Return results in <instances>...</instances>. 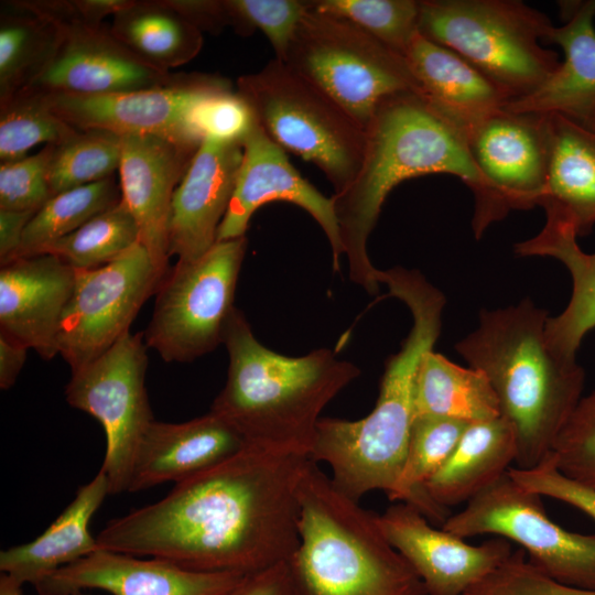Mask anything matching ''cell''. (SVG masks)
<instances>
[{"label":"cell","instance_id":"obj_5","mask_svg":"<svg viewBox=\"0 0 595 595\" xmlns=\"http://www.w3.org/2000/svg\"><path fill=\"white\" fill-rule=\"evenodd\" d=\"M548 317L528 298L483 310L477 328L455 345L490 381L500 415L516 434L518 469L538 466L552 452L584 388V370L576 358L563 357L548 345Z\"/></svg>","mask_w":595,"mask_h":595},{"label":"cell","instance_id":"obj_38","mask_svg":"<svg viewBox=\"0 0 595 595\" xmlns=\"http://www.w3.org/2000/svg\"><path fill=\"white\" fill-rule=\"evenodd\" d=\"M322 13L348 20L404 55L419 32L420 1L414 0H315Z\"/></svg>","mask_w":595,"mask_h":595},{"label":"cell","instance_id":"obj_27","mask_svg":"<svg viewBox=\"0 0 595 595\" xmlns=\"http://www.w3.org/2000/svg\"><path fill=\"white\" fill-rule=\"evenodd\" d=\"M551 159L539 206L547 218L586 236L595 225V130L550 115Z\"/></svg>","mask_w":595,"mask_h":595},{"label":"cell","instance_id":"obj_14","mask_svg":"<svg viewBox=\"0 0 595 595\" xmlns=\"http://www.w3.org/2000/svg\"><path fill=\"white\" fill-rule=\"evenodd\" d=\"M162 279L140 242L102 267L75 269L57 337L58 354L72 371L97 359L130 332Z\"/></svg>","mask_w":595,"mask_h":595},{"label":"cell","instance_id":"obj_10","mask_svg":"<svg viewBox=\"0 0 595 595\" xmlns=\"http://www.w3.org/2000/svg\"><path fill=\"white\" fill-rule=\"evenodd\" d=\"M246 248V236L217 241L199 258L177 260L167 270L143 332L148 348L166 363H190L223 343Z\"/></svg>","mask_w":595,"mask_h":595},{"label":"cell","instance_id":"obj_39","mask_svg":"<svg viewBox=\"0 0 595 595\" xmlns=\"http://www.w3.org/2000/svg\"><path fill=\"white\" fill-rule=\"evenodd\" d=\"M234 30L248 35L259 29L269 40L275 58L283 61L296 29L310 9L300 0H226Z\"/></svg>","mask_w":595,"mask_h":595},{"label":"cell","instance_id":"obj_1","mask_svg":"<svg viewBox=\"0 0 595 595\" xmlns=\"http://www.w3.org/2000/svg\"><path fill=\"white\" fill-rule=\"evenodd\" d=\"M310 461L246 444L176 483L161 500L110 520L97 544L197 572L249 575L292 560L301 542L299 488Z\"/></svg>","mask_w":595,"mask_h":595},{"label":"cell","instance_id":"obj_20","mask_svg":"<svg viewBox=\"0 0 595 595\" xmlns=\"http://www.w3.org/2000/svg\"><path fill=\"white\" fill-rule=\"evenodd\" d=\"M121 137V201L138 225L139 242L164 277L170 258L167 226L172 198L199 147L154 134Z\"/></svg>","mask_w":595,"mask_h":595},{"label":"cell","instance_id":"obj_3","mask_svg":"<svg viewBox=\"0 0 595 595\" xmlns=\"http://www.w3.org/2000/svg\"><path fill=\"white\" fill-rule=\"evenodd\" d=\"M381 283L409 307L412 327L386 361L372 411L356 421L321 418L310 453L314 463L329 466L334 487L356 501L372 490L390 500L397 490L414 419L416 370L441 333L445 305L443 293L416 270H386Z\"/></svg>","mask_w":595,"mask_h":595},{"label":"cell","instance_id":"obj_9","mask_svg":"<svg viewBox=\"0 0 595 595\" xmlns=\"http://www.w3.org/2000/svg\"><path fill=\"white\" fill-rule=\"evenodd\" d=\"M281 62L324 90L365 131L387 98L409 91L420 95L401 54L353 22L318 12L311 3Z\"/></svg>","mask_w":595,"mask_h":595},{"label":"cell","instance_id":"obj_19","mask_svg":"<svg viewBox=\"0 0 595 595\" xmlns=\"http://www.w3.org/2000/svg\"><path fill=\"white\" fill-rule=\"evenodd\" d=\"M246 575L197 572L167 560L98 549L34 586L40 595H77L101 589L112 595H221Z\"/></svg>","mask_w":595,"mask_h":595},{"label":"cell","instance_id":"obj_21","mask_svg":"<svg viewBox=\"0 0 595 595\" xmlns=\"http://www.w3.org/2000/svg\"><path fill=\"white\" fill-rule=\"evenodd\" d=\"M75 269L53 255L15 258L0 269V334L43 359L58 354L62 317Z\"/></svg>","mask_w":595,"mask_h":595},{"label":"cell","instance_id":"obj_43","mask_svg":"<svg viewBox=\"0 0 595 595\" xmlns=\"http://www.w3.org/2000/svg\"><path fill=\"white\" fill-rule=\"evenodd\" d=\"M464 595H595V589L561 584L531 564L522 549Z\"/></svg>","mask_w":595,"mask_h":595},{"label":"cell","instance_id":"obj_24","mask_svg":"<svg viewBox=\"0 0 595 595\" xmlns=\"http://www.w3.org/2000/svg\"><path fill=\"white\" fill-rule=\"evenodd\" d=\"M566 22L552 26L545 42L564 52V61L531 94L509 101L515 112L560 115L595 130V0L569 6Z\"/></svg>","mask_w":595,"mask_h":595},{"label":"cell","instance_id":"obj_28","mask_svg":"<svg viewBox=\"0 0 595 595\" xmlns=\"http://www.w3.org/2000/svg\"><path fill=\"white\" fill-rule=\"evenodd\" d=\"M576 239L572 227L547 218L538 235L515 245L517 256L554 258L571 274L572 293L566 307L545 323L548 345L566 358H575L584 336L595 328V253L584 252Z\"/></svg>","mask_w":595,"mask_h":595},{"label":"cell","instance_id":"obj_7","mask_svg":"<svg viewBox=\"0 0 595 595\" xmlns=\"http://www.w3.org/2000/svg\"><path fill=\"white\" fill-rule=\"evenodd\" d=\"M552 26L521 1H420L419 32L472 64L508 102L534 91L560 66L558 53L540 44Z\"/></svg>","mask_w":595,"mask_h":595},{"label":"cell","instance_id":"obj_35","mask_svg":"<svg viewBox=\"0 0 595 595\" xmlns=\"http://www.w3.org/2000/svg\"><path fill=\"white\" fill-rule=\"evenodd\" d=\"M139 242L138 225L120 199L37 255H53L74 269H96L119 258ZM36 256V255H35Z\"/></svg>","mask_w":595,"mask_h":595},{"label":"cell","instance_id":"obj_45","mask_svg":"<svg viewBox=\"0 0 595 595\" xmlns=\"http://www.w3.org/2000/svg\"><path fill=\"white\" fill-rule=\"evenodd\" d=\"M221 595H311L292 560L246 575Z\"/></svg>","mask_w":595,"mask_h":595},{"label":"cell","instance_id":"obj_18","mask_svg":"<svg viewBox=\"0 0 595 595\" xmlns=\"http://www.w3.org/2000/svg\"><path fill=\"white\" fill-rule=\"evenodd\" d=\"M242 160L217 241L244 237L255 212L273 201L306 210L325 232L333 252L334 270L345 255L332 197L323 195L289 161L285 150L271 140L256 121L241 141Z\"/></svg>","mask_w":595,"mask_h":595},{"label":"cell","instance_id":"obj_15","mask_svg":"<svg viewBox=\"0 0 595 595\" xmlns=\"http://www.w3.org/2000/svg\"><path fill=\"white\" fill-rule=\"evenodd\" d=\"M228 82L215 75L181 74L170 85L131 91L42 93L51 110L77 130L100 129L119 136L154 134L198 148L203 141L190 126V112L204 96Z\"/></svg>","mask_w":595,"mask_h":595},{"label":"cell","instance_id":"obj_4","mask_svg":"<svg viewBox=\"0 0 595 595\" xmlns=\"http://www.w3.org/2000/svg\"><path fill=\"white\" fill-rule=\"evenodd\" d=\"M223 344L229 356L227 380L210 411L244 439L271 452L309 456L320 414L360 374L328 348L290 357L263 346L235 307Z\"/></svg>","mask_w":595,"mask_h":595},{"label":"cell","instance_id":"obj_36","mask_svg":"<svg viewBox=\"0 0 595 595\" xmlns=\"http://www.w3.org/2000/svg\"><path fill=\"white\" fill-rule=\"evenodd\" d=\"M78 131L51 110L40 90L25 88L0 102L1 162L23 159L40 143L61 144Z\"/></svg>","mask_w":595,"mask_h":595},{"label":"cell","instance_id":"obj_46","mask_svg":"<svg viewBox=\"0 0 595 595\" xmlns=\"http://www.w3.org/2000/svg\"><path fill=\"white\" fill-rule=\"evenodd\" d=\"M198 30L217 33L225 26L234 29V19L226 0H167Z\"/></svg>","mask_w":595,"mask_h":595},{"label":"cell","instance_id":"obj_41","mask_svg":"<svg viewBox=\"0 0 595 595\" xmlns=\"http://www.w3.org/2000/svg\"><path fill=\"white\" fill-rule=\"evenodd\" d=\"M256 121L250 106L237 89H232L230 82L197 101L188 117L193 132L202 141L241 143Z\"/></svg>","mask_w":595,"mask_h":595},{"label":"cell","instance_id":"obj_49","mask_svg":"<svg viewBox=\"0 0 595 595\" xmlns=\"http://www.w3.org/2000/svg\"><path fill=\"white\" fill-rule=\"evenodd\" d=\"M132 3V0H73L77 12L86 20L102 23Z\"/></svg>","mask_w":595,"mask_h":595},{"label":"cell","instance_id":"obj_2","mask_svg":"<svg viewBox=\"0 0 595 595\" xmlns=\"http://www.w3.org/2000/svg\"><path fill=\"white\" fill-rule=\"evenodd\" d=\"M366 137L355 180L332 198L349 278L369 294L379 293L380 282L367 241L387 196L401 182L435 173L458 177L474 195L472 227L476 238L508 214L474 164L465 134L421 95L409 91L383 100L366 128Z\"/></svg>","mask_w":595,"mask_h":595},{"label":"cell","instance_id":"obj_32","mask_svg":"<svg viewBox=\"0 0 595 595\" xmlns=\"http://www.w3.org/2000/svg\"><path fill=\"white\" fill-rule=\"evenodd\" d=\"M468 424L443 416L414 418L405 463L390 500L415 507L431 523L442 527L450 510L432 499L426 484L451 456Z\"/></svg>","mask_w":595,"mask_h":595},{"label":"cell","instance_id":"obj_23","mask_svg":"<svg viewBox=\"0 0 595 595\" xmlns=\"http://www.w3.org/2000/svg\"><path fill=\"white\" fill-rule=\"evenodd\" d=\"M245 445L242 436L212 411L181 423L154 420L138 445L128 493L187 479L231 457Z\"/></svg>","mask_w":595,"mask_h":595},{"label":"cell","instance_id":"obj_29","mask_svg":"<svg viewBox=\"0 0 595 595\" xmlns=\"http://www.w3.org/2000/svg\"><path fill=\"white\" fill-rule=\"evenodd\" d=\"M516 456V434L504 416L469 423L426 490L445 508L468 502L507 473Z\"/></svg>","mask_w":595,"mask_h":595},{"label":"cell","instance_id":"obj_22","mask_svg":"<svg viewBox=\"0 0 595 595\" xmlns=\"http://www.w3.org/2000/svg\"><path fill=\"white\" fill-rule=\"evenodd\" d=\"M241 160L240 142L203 140L172 198L170 257L192 261L217 242Z\"/></svg>","mask_w":595,"mask_h":595},{"label":"cell","instance_id":"obj_42","mask_svg":"<svg viewBox=\"0 0 595 595\" xmlns=\"http://www.w3.org/2000/svg\"><path fill=\"white\" fill-rule=\"evenodd\" d=\"M55 145L0 164V209L37 212L51 197L47 174Z\"/></svg>","mask_w":595,"mask_h":595},{"label":"cell","instance_id":"obj_30","mask_svg":"<svg viewBox=\"0 0 595 595\" xmlns=\"http://www.w3.org/2000/svg\"><path fill=\"white\" fill-rule=\"evenodd\" d=\"M413 407L414 418L443 416L474 423L500 416L497 396L486 375L433 349L419 364Z\"/></svg>","mask_w":595,"mask_h":595},{"label":"cell","instance_id":"obj_26","mask_svg":"<svg viewBox=\"0 0 595 595\" xmlns=\"http://www.w3.org/2000/svg\"><path fill=\"white\" fill-rule=\"evenodd\" d=\"M109 495L105 473L97 475L76 491L75 498L33 541L0 552V571L18 585L36 586L55 571L99 549L89 532V522Z\"/></svg>","mask_w":595,"mask_h":595},{"label":"cell","instance_id":"obj_44","mask_svg":"<svg viewBox=\"0 0 595 595\" xmlns=\"http://www.w3.org/2000/svg\"><path fill=\"white\" fill-rule=\"evenodd\" d=\"M508 473L523 488L567 504L595 520V489L564 476L556 468L552 452L533 468L510 467Z\"/></svg>","mask_w":595,"mask_h":595},{"label":"cell","instance_id":"obj_12","mask_svg":"<svg viewBox=\"0 0 595 595\" xmlns=\"http://www.w3.org/2000/svg\"><path fill=\"white\" fill-rule=\"evenodd\" d=\"M147 348L143 332H128L97 359L72 371L65 388L68 404L94 416L105 431L100 470L109 495L128 491L138 445L154 421L145 388Z\"/></svg>","mask_w":595,"mask_h":595},{"label":"cell","instance_id":"obj_16","mask_svg":"<svg viewBox=\"0 0 595 595\" xmlns=\"http://www.w3.org/2000/svg\"><path fill=\"white\" fill-rule=\"evenodd\" d=\"M378 526L390 544L407 560L428 595H464L513 552L512 543L494 537L479 545L432 526L415 507L396 502Z\"/></svg>","mask_w":595,"mask_h":595},{"label":"cell","instance_id":"obj_47","mask_svg":"<svg viewBox=\"0 0 595 595\" xmlns=\"http://www.w3.org/2000/svg\"><path fill=\"white\" fill-rule=\"evenodd\" d=\"M36 212L0 209V263L15 259L24 230Z\"/></svg>","mask_w":595,"mask_h":595},{"label":"cell","instance_id":"obj_6","mask_svg":"<svg viewBox=\"0 0 595 595\" xmlns=\"http://www.w3.org/2000/svg\"><path fill=\"white\" fill-rule=\"evenodd\" d=\"M299 498L301 542L292 561L311 595H428L377 515L338 491L312 459Z\"/></svg>","mask_w":595,"mask_h":595},{"label":"cell","instance_id":"obj_50","mask_svg":"<svg viewBox=\"0 0 595 595\" xmlns=\"http://www.w3.org/2000/svg\"><path fill=\"white\" fill-rule=\"evenodd\" d=\"M22 586L18 585L8 575L1 573L0 575V595H23ZM87 595V594H77Z\"/></svg>","mask_w":595,"mask_h":595},{"label":"cell","instance_id":"obj_11","mask_svg":"<svg viewBox=\"0 0 595 595\" xmlns=\"http://www.w3.org/2000/svg\"><path fill=\"white\" fill-rule=\"evenodd\" d=\"M541 498L507 472L441 528L462 539L482 534L504 538L517 543L529 562L552 580L595 589V533H576L559 526L547 515Z\"/></svg>","mask_w":595,"mask_h":595},{"label":"cell","instance_id":"obj_48","mask_svg":"<svg viewBox=\"0 0 595 595\" xmlns=\"http://www.w3.org/2000/svg\"><path fill=\"white\" fill-rule=\"evenodd\" d=\"M28 349L25 346L0 334V388H11L23 368Z\"/></svg>","mask_w":595,"mask_h":595},{"label":"cell","instance_id":"obj_13","mask_svg":"<svg viewBox=\"0 0 595 595\" xmlns=\"http://www.w3.org/2000/svg\"><path fill=\"white\" fill-rule=\"evenodd\" d=\"M14 3L51 21L58 32L52 57L28 88L106 95L165 86L181 76L139 57L106 24L84 19L73 0H17Z\"/></svg>","mask_w":595,"mask_h":595},{"label":"cell","instance_id":"obj_8","mask_svg":"<svg viewBox=\"0 0 595 595\" xmlns=\"http://www.w3.org/2000/svg\"><path fill=\"white\" fill-rule=\"evenodd\" d=\"M236 89L268 137L317 165L334 194L351 184L364 160L366 131L324 90L275 57L240 76Z\"/></svg>","mask_w":595,"mask_h":595},{"label":"cell","instance_id":"obj_33","mask_svg":"<svg viewBox=\"0 0 595 595\" xmlns=\"http://www.w3.org/2000/svg\"><path fill=\"white\" fill-rule=\"evenodd\" d=\"M0 17V102L28 88L52 57L56 26L14 1Z\"/></svg>","mask_w":595,"mask_h":595},{"label":"cell","instance_id":"obj_31","mask_svg":"<svg viewBox=\"0 0 595 595\" xmlns=\"http://www.w3.org/2000/svg\"><path fill=\"white\" fill-rule=\"evenodd\" d=\"M109 28L130 51L165 71L191 62L203 46L202 31L167 0H132Z\"/></svg>","mask_w":595,"mask_h":595},{"label":"cell","instance_id":"obj_25","mask_svg":"<svg viewBox=\"0 0 595 595\" xmlns=\"http://www.w3.org/2000/svg\"><path fill=\"white\" fill-rule=\"evenodd\" d=\"M403 57L423 99L466 140L478 123L508 102L507 96L477 68L420 32Z\"/></svg>","mask_w":595,"mask_h":595},{"label":"cell","instance_id":"obj_17","mask_svg":"<svg viewBox=\"0 0 595 595\" xmlns=\"http://www.w3.org/2000/svg\"><path fill=\"white\" fill-rule=\"evenodd\" d=\"M477 170L509 212L543 195L551 159L550 115L500 109L467 136Z\"/></svg>","mask_w":595,"mask_h":595},{"label":"cell","instance_id":"obj_34","mask_svg":"<svg viewBox=\"0 0 595 595\" xmlns=\"http://www.w3.org/2000/svg\"><path fill=\"white\" fill-rule=\"evenodd\" d=\"M120 199V187L112 177L52 196L29 221L17 258L37 255Z\"/></svg>","mask_w":595,"mask_h":595},{"label":"cell","instance_id":"obj_40","mask_svg":"<svg viewBox=\"0 0 595 595\" xmlns=\"http://www.w3.org/2000/svg\"><path fill=\"white\" fill-rule=\"evenodd\" d=\"M556 468L595 489V390L582 397L552 447Z\"/></svg>","mask_w":595,"mask_h":595},{"label":"cell","instance_id":"obj_37","mask_svg":"<svg viewBox=\"0 0 595 595\" xmlns=\"http://www.w3.org/2000/svg\"><path fill=\"white\" fill-rule=\"evenodd\" d=\"M121 148V136L100 129L79 130L55 145L47 174L51 195L111 177Z\"/></svg>","mask_w":595,"mask_h":595}]
</instances>
